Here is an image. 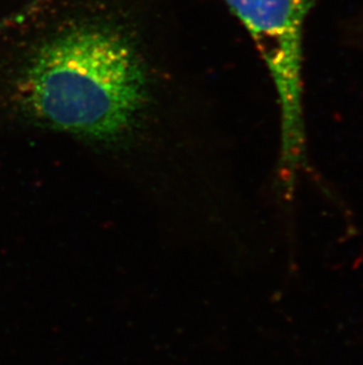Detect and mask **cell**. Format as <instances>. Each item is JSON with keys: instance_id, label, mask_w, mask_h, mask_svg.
I'll return each mask as SVG.
<instances>
[{"instance_id": "1", "label": "cell", "mask_w": 363, "mask_h": 365, "mask_svg": "<svg viewBox=\"0 0 363 365\" xmlns=\"http://www.w3.org/2000/svg\"><path fill=\"white\" fill-rule=\"evenodd\" d=\"M12 26L0 56L10 123L112 156L209 127L174 0H33Z\"/></svg>"}, {"instance_id": "2", "label": "cell", "mask_w": 363, "mask_h": 365, "mask_svg": "<svg viewBox=\"0 0 363 365\" xmlns=\"http://www.w3.org/2000/svg\"><path fill=\"white\" fill-rule=\"evenodd\" d=\"M254 41L278 93L283 163H298L305 143L303 32L314 0H224Z\"/></svg>"}]
</instances>
